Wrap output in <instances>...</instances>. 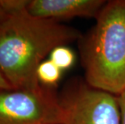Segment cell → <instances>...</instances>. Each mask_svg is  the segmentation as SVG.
<instances>
[{
	"label": "cell",
	"instance_id": "obj_3",
	"mask_svg": "<svg viewBox=\"0 0 125 124\" xmlns=\"http://www.w3.org/2000/svg\"><path fill=\"white\" fill-rule=\"evenodd\" d=\"M59 97L52 88L0 89V124H62Z\"/></svg>",
	"mask_w": 125,
	"mask_h": 124
},
{
	"label": "cell",
	"instance_id": "obj_1",
	"mask_svg": "<svg viewBox=\"0 0 125 124\" xmlns=\"http://www.w3.org/2000/svg\"><path fill=\"white\" fill-rule=\"evenodd\" d=\"M79 37L75 28L28 10L7 15L0 22V69L12 89H34L41 86L36 70L44 58Z\"/></svg>",
	"mask_w": 125,
	"mask_h": 124
},
{
	"label": "cell",
	"instance_id": "obj_5",
	"mask_svg": "<svg viewBox=\"0 0 125 124\" xmlns=\"http://www.w3.org/2000/svg\"><path fill=\"white\" fill-rule=\"evenodd\" d=\"M106 3L104 0H31L28 11L33 16L58 22L76 17L96 19Z\"/></svg>",
	"mask_w": 125,
	"mask_h": 124
},
{
	"label": "cell",
	"instance_id": "obj_2",
	"mask_svg": "<svg viewBox=\"0 0 125 124\" xmlns=\"http://www.w3.org/2000/svg\"><path fill=\"white\" fill-rule=\"evenodd\" d=\"M95 19L82 48L86 81L119 96L125 90V0L107 1Z\"/></svg>",
	"mask_w": 125,
	"mask_h": 124
},
{
	"label": "cell",
	"instance_id": "obj_10",
	"mask_svg": "<svg viewBox=\"0 0 125 124\" xmlns=\"http://www.w3.org/2000/svg\"><path fill=\"white\" fill-rule=\"evenodd\" d=\"M6 16H7L6 13L4 12L3 9L2 8L1 5H0V22H1L2 20H3V19H5V17H6Z\"/></svg>",
	"mask_w": 125,
	"mask_h": 124
},
{
	"label": "cell",
	"instance_id": "obj_6",
	"mask_svg": "<svg viewBox=\"0 0 125 124\" xmlns=\"http://www.w3.org/2000/svg\"><path fill=\"white\" fill-rule=\"evenodd\" d=\"M62 70H61L52 61L44 60L37 68V79L41 85L52 88L60 81Z\"/></svg>",
	"mask_w": 125,
	"mask_h": 124
},
{
	"label": "cell",
	"instance_id": "obj_4",
	"mask_svg": "<svg viewBox=\"0 0 125 124\" xmlns=\"http://www.w3.org/2000/svg\"><path fill=\"white\" fill-rule=\"evenodd\" d=\"M59 97L62 124H120L118 96L86 82L68 87Z\"/></svg>",
	"mask_w": 125,
	"mask_h": 124
},
{
	"label": "cell",
	"instance_id": "obj_8",
	"mask_svg": "<svg viewBox=\"0 0 125 124\" xmlns=\"http://www.w3.org/2000/svg\"><path fill=\"white\" fill-rule=\"evenodd\" d=\"M118 101L119 108H120L121 123L120 124H125V90L118 96Z\"/></svg>",
	"mask_w": 125,
	"mask_h": 124
},
{
	"label": "cell",
	"instance_id": "obj_7",
	"mask_svg": "<svg viewBox=\"0 0 125 124\" xmlns=\"http://www.w3.org/2000/svg\"><path fill=\"white\" fill-rule=\"evenodd\" d=\"M49 60L61 70L70 68L73 65L75 57L73 51L66 46L57 47L49 54Z\"/></svg>",
	"mask_w": 125,
	"mask_h": 124
},
{
	"label": "cell",
	"instance_id": "obj_9",
	"mask_svg": "<svg viewBox=\"0 0 125 124\" xmlns=\"http://www.w3.org/2000/svg\"><path fill=\"white\" fill-rule=\"evenodd\" d=\"M0 89H12L11 86L8 83V81H7V79L5 78V76L2 74L1 69H0Z\"/></svg>",
	"mask_w": 125,
	"mask_h": 124
}]
</instances>
